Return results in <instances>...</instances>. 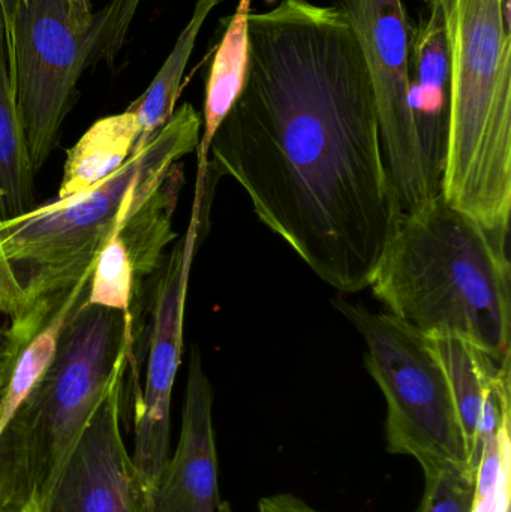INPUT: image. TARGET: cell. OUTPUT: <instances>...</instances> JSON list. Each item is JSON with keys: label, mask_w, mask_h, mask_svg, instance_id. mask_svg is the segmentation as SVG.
I'll list each match as a JSON object with an SVG mask.
<instances>
[{"label": "cell", "mask_w": 511, "mask_h": 512, "mask_svg": "<svg viewBox=\"0 0 511 512\" xmlns=\"http://www.w3.org/2000/svg\"><path fill=\"white\" fill-rule=\"evenodd\" d=\"M428 15L410 27V107L431 198L443 191L449 125V47L437 0H425Z\"/></svg>", "instance_id": "12"}, {"label": "cell", "mask_w": 511, "mask_h": 512, "mask_svg": "<svg viewBox=\"0 0 511 512\" xmlns=\"http://www.w3.org/2000/svg\"><path fill=\"white\" fill-rule=\"evenodd\" d=\"M476 469L446 468L425 475V492L417 512H470Z\"/></svg>", "instance_id": "22"}, {"label": "cell", "mask_w": 511, "mask_h": 512, "mask_svg": "<svg viewBox=\"0 0 511 512\" xmlns=\"http://www.w3.org/2000/svg\"><path fill=\"white\" fill-rule=\"evenodd\" d=\"M92 271L93 267L89 268L66 292L65 297L54 307L45 324L15 355L8 381L3 388L2 399H0V433L53 363L66 321L75 307L86 297Z\"/></svg>", "instance_id": "16"}, {"label": "cell", "mask_w": 511, "mask_h": 512, "mask_svg": "<svg viewBox=\"0 0 511 512\" xmlns=\"http://www.w3.org/2000/svg\"><path fill=\"white\" fill-rule=\"evenodd\" d=\"M252 0H240L236 14L231 17L221 44L213 57L206 84L203 129L198 153V174L207 176L209 152L213 137L233 108L245 87L248 77L249 39L248 15Z\"/></svg>", "instance_id": "14"}, {"label": "cell", "mask_w": 511, "mask_h": 512, "mask_svg": "<svg viewBox=\"0 0 511 512\" xmlns=\"http://www.w3.org/2000/svg\"><path fill=\"white\" fill-rule=\"evenodd\" d=\"M140 3L141 0H110L95 14L90 65L99 62L113 65L125 45Z\"/></svg>", "instance_id": "23"}, {"label": "cell", "mask_w": 511, "mask_h": 512, "mask_svg": "<svg viewBox=\"0 0 511 512\" xmlns=\"http://www.w3.org/2000/svg\"><path fill=\"white\" fill-rule=\"evenodd\" d=\"M267 2H273V0H267Z\"/></svg>", "instance_id": "29"}, {"label": "cell", "mask_w": 511, "mask_h": 512, "mask_svg": "<svg viewBox=\"0 0 511 512\" xmlns=\"http://www.w3.org/2000/svg\"><path fill=\"white\" fill-rule=\"evenodd\" d=\"M201 129L203 119L186 102L143 150L95 188L0 221V245L23 286L30 337L95 265L99 246L123 207L131 200L146 203L171 167L197 150Z\"/></svg>", "instance_id": "4"}, {"label": "cell", "mask_w": 511, "mask_h": 512, "mask_svg": "<svg viewBox=\"0 0 511 512\" xmlns=\"http://www.w3.org/2000/svg\"><path fill=\"white\" fill-rule=\"evenodd\" d=\"M81 14L95 15L93 12V0H69Z\"/></svg>", "instance_id": "27"}, {"label": "cell", "mask_w": 511, "mask_h": 512, "mask_svg": "<svg viewBox=\"0 0 511 512\" xmlns=\"http://www.w3.org/2000/svg\"><path fill=\"white\" fill-rule=\"evenodd\" d=\"M224 512H234L233 508H231V505L228 504V502H224Z\"/></svg>", "instance_id": "28"}, {"label": "cell", "mask_w": 511, "mask_h": 512, "mask_svg": "<svg viewBox=\"0 0 511 512\" xmlns=\"http://www.w3.org/2000/svg\"><path fill=\"white\" fill-rule=\"evenodd\" d=\"M258 512H321L291 493H276L258 501Z\"/></svg>", "instance_id": "25"}, {"label": "cell", "mask_w": 511, "mask_h": 512, "mask_svg": "<svg viewBox=\"0 0 511 512\" xmlns=\"http://www.w3.org/2000/svg\"><path fill=\"white\" fill-rule=\"evenodd\" d=\"M507 239L438 195L402 213L369 288L387 313L423 336L458 337L509 361Z\"/></svg>", "instance_id": "2"}, {"label": "cell", "mask_w": 511, "mask_h": 512, "mask_svg": "<svg viewBox=\"0 0 511 512\" xmlns=\"http://www.w3.org/2000/svg\"><path fill=\"white\" fill-rule=\"evenodd\" d=\"M511 418L483 444L470 512H510Z\"/></svg>", "instance_id": "21"}, {"label": "cell", "mask_w": 511, "mask_h": 512, "mask_svg": "<svg viewBox=\"0 0 511 512\" xmlns=\"http://www.w3.org/2000/svg\"><path fill=\"white\" fill-rule=\"evenodd\" d=\"M134 346L117 357L110 382L75 442L44 512H144V493L122 436L123 388Z\"/></svg>", "instance_id": "10"}, {"label": "cell", "mask_w": 511, "mask_h": 512, "mask_svg": "<svg viewBox=\"0 0 511 512\" xmlns=\"http://www.w3.org/2000/svg\"><path fill=\"white\" fill-rule=\"evenodd\" d=\"M449 47V125L441 195L510 231V0H437Z\"/></svg>", "instance_id": "3"}, {"label": "cell", "mask_w": 511, "mask_h": 512, "mask_svg": "<svg viewBox=\"0 0 511 512\" xmlns=\"http://www.w3.org/2000/svg\"><path fill=\"white\" fill-rule=\"evenodd\" d=\"M140 125L134 111L104 117L93 123L66 153L56 200L77 197L104 182L134 152Z\"/></svg>", "instance_id": "13"}, {"label": "cell", "mask_w": 511, "mask_h": 512, "mask_svg": "<svg viewBox=\"0 0 511 512\" xmlns=\"http://www.w3.org/2000/svg\"><path fill=\"white\" fill-rule=\"evenodd\" d=\"M428 339L446 369L462 429L467 439L471 463L474 468H477L474 448H476L486 382L498 367L511 360L501 363L482 349L458 337L432 336Z\"/></svg>", "instance_id": "19"}, {"label": "cell", "mask_w": 511, "mask_h": 512, "mask_svg": "<svg viewBox=\"0 0 511 512\" xmlns=\"http://www.w3.org/2000/svg\"><path fill=\"white\" fill-rule=\"evenodd\" d=\"M0 313L11 321L8 343L23 346L30 339L26 330L23 286L0 245Z\"/></svg>", "instance_id": "24"}, {"label": "cell", "mask_w": 511, "mask_h": 512, "mask_svg": "<svg viewBox=\"0 0 511 512\" xmlns=\"http://www.w3.org/2000/svg\"><path fill=\"white\" fill-rule=\"evenodd\" d=\"M143 201L131 200L119 218L114 222L110 233L99 246L90 276L87 304L117 310L126 316H134L131 312L132 297H134L135 274L131 258L126 251L122 239V228L126 219L143 206Z\"/></svg>", "instance_id": "20"}, {"label": "cell", "mask_w": 511, "mask_h": 512, "mask_svg": "<svg viewBox=\"0 0 511 512\" xmlns=\"http://www.w3.org/2000/svg\"><path fill=\"white\" fill-rule=\"evenodd\" d=\"M183 182V167L177 162L155 194L123 224L122 239L134 267L135 280L144 279L161 267L164 249L177 237L173 216Z\"/></svg>", "instance_id": "18"}, {"label": "cell", "mask_w": 511, "mask_h": 512, "mask_svg": "<svg viewBox=\"0 0 511 512\" xmlns=\"http://www.w3.org/2000/svg\"><path fill=\"white\" fill-rule=\"evenodd\" d=\"M14 358V355L5 354V352L0 355V399H2L3 388H5L6 381H8Z\"/></svg>", "instance_id": "26"}, {"label": "cell", "mask_w": 511, "mask_h": 512, "mask_svg": "<svg viewBox=\"0 0 511 512\" xmlns=\"http://www.w3.org/2000/svg\"><path fill=\"white\" fill-rule=\"evenodd\" d=\"M35 174L15 101L0 17V221L35 209Z\"/></svg>", "instance_id": "15"}, {"label": "cell", "mask_w": 511, "mask_h": 512, "mask_svg": "<svg viewBox=\"0 0 511 512\" xmlns=\"http://www.w3.org/2000/svg\"><path fill=\"white\" fill-rule=\"evenodd\" d=\"M212 411V385L200 351L192 346L179 444L147 496L144 512H224Z\"/></svg>", "instance_id": "11"}, {"label": "cell", "mask_w": 511, "mask_h": 512, "mask_svg": "<svg viewBox=\"0 0 511 512\" xmlns=\"http://www.w3.org/2000/svg\"><path fill=\"white\" fill-rule=\"evenodd\" d=\"M335 306L365 340L366 370L386 399L389 453L413 457L425 475L474 468L446 369L428 337L390 313L344 300Z\"/></svg>", "instance_id": "6"}, {"label": "cell", "mask_w": 511, "mask_h": 512, "mask_svg": "<svg viewBox=\"0 0 511 512\" xmlns=\"http://www.w3.org/2000/svg\"><path fill=\"white\" fill-rule=\"evenodd\" d=\"M206 183L197 182L191 221L164 264L153 298L146 384L134 387V462L144 502L170 459L171 396L182 364L189 276L203 225Z\"/></svg>", "instance_id": "9"}, {"label": "cell", "mask_w": 511, "mask_h": 512, "mask_svg": "<svg viewBox=\"0 0 511 512\" xmlns=\"http://www.w3.org/2000/svg\"><path fill=\"white\" fill-rule=\"evenodd\" d=\"M222 0H197L191 18L180 32L173 50L168 54L164 65L153 78L146 92L132 102L129 110L134 111L140 125V135L135 143L134 152L143 150L155 135L164 128L176 111V102L180 95V84L189 59L194 53L195 42L201 27Z\"/></svg>", "instance_id": "17"}, {"label": "cell", "mask_w": 511, "mask_h": 512, "mask_svg": "<svg viewBox=\"0 0 511 512\" xmlns=\"http://www.w3.org/2000/svg\"><path fill=\"white\" fill-rule=\"evenodd\" d=\"M368 65L384 156L402 213L432 200L410 107V24L402 0H336Z\"/></svg>", "instance_id": "8"}, {"label": "cell", "mask_w": 511, "mask_h": 512, "mask_svg": "<svg viewBox=\"0 0 511 512\" xmlns=\"http://www.w3.org/2000/svg\"><path fill=\"white\" fill-rule=\"evenodd\" d=\"M245 87L210 144L219 176L327 285L369 288L402 212L362 48L338 6L249 12Z\"/></svg>", "instance_id": "1"}, {"label": "cell", "mask_w": 511, "mask_h": 512, "mask_svg": "<svg viewBox=\"0 0 511 512\" xmlns=\"http://www.w3.org/2000/svg\"><path fill=\"white\" fill-rule=\"evenodd\" d=\"M125 346H134V316L75 307L53 363L0 433V512H44Z\"/></svg>", "instance_id": "5"}, {"label": "cell", "mask_w": 511, "mask_h": 512, "mask_svg": "<svg viewBox=\"0 0 511 512\" xmlns=\"http://www.w3.org/2000/svg\"><path fill=\"white\" fill-rule=\"evenodd\" d=\"M9 71L33 170L56 146L92 57L95 15L69 0H0Z\"/></svg>", "instance_id": "7"}]
</instances>
